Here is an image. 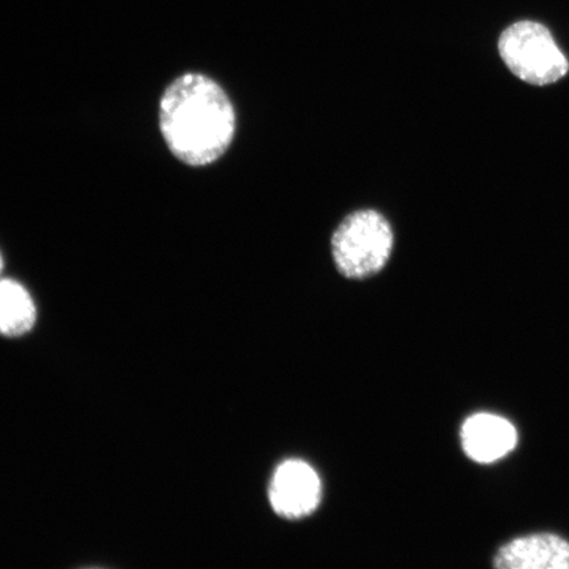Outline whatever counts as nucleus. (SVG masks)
Listing matches in <instances>:
<instances>
[{
	"label": "nucleus",
	"mask_w": 569,
	"mask_h": 569,
	"mask_svg": "<svg viewBox=\"0 0 569 569\" xmlns=\"http://www.w3.org/2000/svg\"><path fill=\"white\" fill-rule=\"evenodd\" d=\"M500 569H569V543L552 533H536L511 540L496 553Z\"/></svg>",
	"instance_id": "nucleus-6"
},
{
	"label": "nucleus",
	"mask_w": 569,
	"mask_h": 569,
	"mask_svg": "<svg viewBox=\"0 0 569 569\" xmlns=\"http://www.w3.org/2000/svg\"><path fill=\"white\" fill-rule=\"evenodd\" d=\"M498 51L511 73L538 87L561 80L569 69L551 32L536 21H518L507 28L498 41Z\"/></svg>",
	"instance_id": "nucleus-3"
},
{
	"label": "nucleus",
	"mask_w": 569,
	"mask_h": 569,
	"mask_svg": "<svg viewBox=\"0 0 569 569\" xmlns=\"http://www.w3.org/2000/svg\"><path fill=\"white\" fill-rule=\"evenodd\" d=\"M159 127L178 161L203 168L229 151L237 133V112L229 94L211 77L183 73L162 92Z\"/></svg>",
	"instance_id": "nucleus-1"
},
{
	"label": "nucleus",
	"mask_w": 569,
	"mask_h": 569,
	"mask_svg": "<svg viewBox=\"0 0 569 569\" xmlns=\"http://www.w3.org/2000/svg\"><path fill=\"white\" fill-rule=\"evenodd\" d=\"M268 495L276 515L300 519L315 513L319 507L322 482L308 462L287 460L277 467L269 482Z\"/></svg>",
	"instance_id": "nucleus-4"
},
{
	"label": "nucleus",
	"mask_w": 569,
	"mask_h": 569,
	"mask_svg": "<svg viewBox=\"0 0 569 569\" xmlns=\"http://www.w3.org/2000/svg\"><path fill=\"white\" fill-rule=\"evenodd\" d=\"M38 322V306L23 283L0 277V337L23 338Z\"/></svg>",
	"instance_id": "nucleus-7"
},
{
	"label": "nucleus",
	"mask_w": 569,
	"mask_h": 569,
	"mask_svg": "<svg viewBox=\"0 0 569 569\" xmlns=\"http://www.w3.org/2000/svg\"><path fill=\"white\" fill-rule=\"evenodd\" d=\"M3 268H4V259H3L2 252H0V277H2Z\"/></svg>",
	"instance_id": "nucleus-8"
},
{
	"label": "nucleus",
	"mask_w": 569,
	"mask_h": 569,
	"mask_svg": "<svg viewBox=\"0 0 569 569\" xmlns=\"http://www.w3.org/2000/svg\"><path fill=\"white\" fill-rule=\"evenodd\" d=\"M462 450L469 459L489 465L515 450L517 430L508 419L488 412L469 417L460 432Z\"/></svg>",
	"instance_id": "nucleus-5"
},
{
	"label": "nucleus",
	"mask_w": 569,
	"mask_h": 569,
	"mask_svg": "<svg viewBox=\"0 0 569 569\" xmlns=\"http://www.w3.org/2000/svg\"><path fill=\"white\" fill-rule=\"evenodd\" d=\"M395 247L389 220L376 210H359L343 219L332 234L331 252L341 276L365 280L387 267Z\"/></svg>",
	"instance_id": "nucleus-2"
}]
</instances>
